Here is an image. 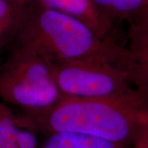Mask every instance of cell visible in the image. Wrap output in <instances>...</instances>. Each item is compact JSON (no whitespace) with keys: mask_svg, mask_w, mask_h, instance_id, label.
I'll list each match as a JSON object with an SVG mask.
<instances>
[{"mask_svg":"<svg viewBox=\"0 0 148 148\" xmlns=\"http://www.w3.org/2000/svg\"><path fill=\"white\" fill-rule=\"evenodd\" d=\"M12 43L29 48L52 64L124 52L109 38L98 36L82 21L35 0L23 6Z\"/></svg>","mask_w":148,"mask_h":148,"instance_id":"cell-2","label":"cell"},{"mask_svg":"<svg viewBox=\"0 0 148 148\" xmlns=\"http://www.w3.org/2000/svg\"><path fill=\"white\" fill-rule=\"evenodd\" d=\"M36 133L0 101V148H39Z\"/></svg>","mask_w":148,"mask_h":148,"instance_id":"cell-5","label":"cell"},{"mask_svg":"<svg viewBox=\"0 0 148 148\" xmlns=\"http://www.w3.org/2000/svg\"><path fill=\"white\" fill-rule=\"evenodd\" d=\"M53 77L63 97L117 98L143 96L132 82L143 84L128 51L106 57L53 64Z\"/></svg>","mask_w":148,"mask_h":148,"instance_id":"cell-3","label":"cell"},{"mask_svg":"<svg viewBox=\"0 0 148 148\" xmlns=\"http://www.w3.org/2000/svg\"><path fill=\"white\" fill-rule=\"evenodd\" d=\"M40 4L76 17L91 27L98 36L108 38L112 28L104 21L91 0H35Z\"/></svg>","mask_w":148,"mask_h":148,"instance_id":"cell-6","label":"cell"},{"mask_svg":"<svg viewBox=\"0 0 148 148\" xmlns=\"http://www.w3.org/2000/svg\"><path fill=\"white\" fill-rule=\"evenodd\" d=\"M130 23L131 26H135L148 31V3Z\"/></svg>","mask_w":148,"mask_h":148,"instance_id":"cell-11","label":"cell"},{"mask_svg":"<svg viewBox=\"0 0 148 148\" xmlns=\"http://www.w3.org/2000/svg\"><path fill=\"white\" fill-rule=\"evenodd\" d=\"M104 21L113 28L115 22L131 21L148 3V0H91Z\"/></svg>","mask_w":148,"mask_h":148,"instance_id":"cell-7","label":"cell"},{"mask_svg":"<svg viewBox=\"0 0 148 148\" xmlns=\"http://www.w3.org/2000/svg\"><path fill=\"white\" fill-rule=\"evenodd\" d=\"M39 148H126L102 138L78 132H53Z\"/></svg>","mask_w":148,"mask_h":148,"instance_id":"cell-8","label":"cell"},{"mask_svg":"<svg viewBox=\"0 0 148 148\" xmlns=\"http://www.w3.org/2000/svg\"><path fill=\"white\" fill-rule=\"evenodd\" d=\"M131 50L128 51L138 73L145 82L148 80V31L131 26Z\"/></svg>","mask_w":148,"mask_h":148,"instance_id":"cell-10","label":"cell"},{"mask_svg":"<svg viewBox=\"0 0 148 148\" xmlns=\"http://www.w3.org/2000/svg\"><path fill=\"white\" fill-rule=\"evenodd\" d=\"M23 6L12 0H0V54L13 42Z\"/></svg>","mask_w":148,"mask_h":148,"instance_id":"cell-9","label":"cell"},{"mask_svg":"<svg viewBox=\"0 0 148 148\" xmlns=\"http://www.w3.org/2000/svg\"><path fill=\"white\" fill-rule=\"evenodd\" d=\"M0 64V101L34 114L63 98L53 77V64L29 48L12 43Z\"/></svg>","mask_w":148,"mask_h":148,"instance_id":"cell-4","label":"cell"},{"mask_svg":"<svg viewBox=\"0 0 148 148\" xmlns=\"http://www.w3.org/2000/svg\"><path fill=\"white\" fill-rule=\"evenodd\" d=\"M12 1L16 2V3H17L21 4V5H25V4L27 3L30 0H12Z\"/></svg>","mask_w":148,"mask_h":148,"instance_id":"cell-12","label":"cell"},{"mask_svg":"<svg viewBox=\"0 0 148 148\" xmlns=\"http://www.w3.org/2000/svg\"><path fill=\"white\" fill-rule=\"evenodd\" d=\"M20 117L36 132H78L126 148L148 132V110L143 96L63 97L48 110Z\"/></svg>","mask_w":148,"mask_h":148,"instance_id":"cell-1","label":"cell"}]
</instances>
